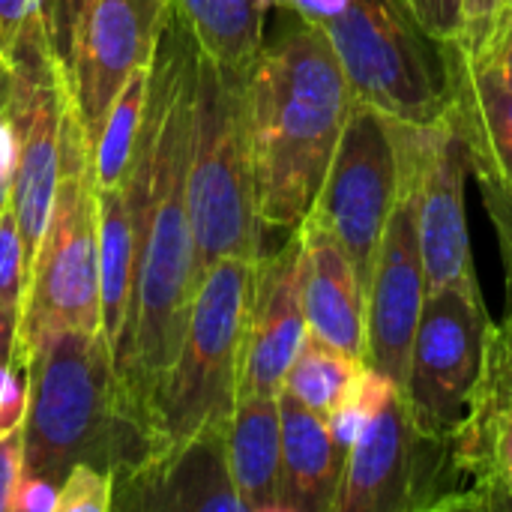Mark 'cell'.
I'll list each match as a JSON object with an SVG mask.
<instances>
[{"label": "cell", "instance_id": "6da1fadb", "mask_svg": "<svg viewBox=\"0 0 512 512\" xmlns=\"http://www.w3.org/2000/svg\"><path fill=\"white\" fill-rule=\"evenodd\" d=\"M198 54L201 48L186 18L171 3L150 57L147 108L123 180L135 234L132 357L126 387L144 408L150 426L153 402L177 360L198 291L189 213Z\"/></svg>", "mask_w": 512, "mask_h": 512}, {"label": "cell", "instance_id": "7a4b0ae2", "mask_svg": "<svg viewBox=\"0 0 512 512\" xmlns=\"http://www.w3.org/2000/svg\"><path fill=\"white\" fill-rule=\"evenodd\" d=\"M291 18L264 42L246 90L258 213L264 231L282 234L312 213L357 102L327 33Z\"/></svg>", "mask_w": 512, "mask_h": 512}, {"label": "cell", "instance_id": "3957f363", "mask_svg": "<svg viewBox=\"0 0 512 512\" xmlns=\"http://www.w3.org/2000/svg\"><path fill=\"white\" fill-rule=\"evenodd\" d=\"M24 474L63 483L78 462L126 492L156 459V435L102 330L54 327L27 348Z\"/></svg>", "mask_w": 512, "mask_h": 512}, {"label": "cell", "instance_id": "277c9868", "mask_svg": "<svg viewBox=\"0 0 512 512\" xmlns=\"http://www.w3.org/2000/svg\"><path fill=\"white\" fill-rule=\"evenodd\" d=\"M252 72V69H249ZM249 72L198 54V96L189 165V213L195 234V282L222 258L258 261L264 225L258 213L249 141Z\"/></svg>", "mask_w": 512, "mask_h": 512}, {"label": "cell", "instance_id": "5b68a950", "mask_svg": "<svg viewBox=\"0 0 512 512\" xmlns=\"http://www.w3.org/2000/svg\"><path fill=\"white\" fill-rule=\"evenodd\" d=\"M252 282L249 258H222L198 282L177 360L153 402L156 462L150 468L210 432H225L240 399Z\"/></svg>", "mask_w": 512, "mask_h": 512}, {"label": "cell", "instance_id": "8992f818", "mask_svg": "<svg viewBox=\"0 0 512 512\" xmlns=\"http://www.w3.org/2000/svg\"><path fill=\"white\" fill-rule=\"evenodd\" d=\"M54 327L102 330L99 195L93 174V138L78 114L69 78L63 93L57 192L45 237L30 270L15 360L27 366V348Z\"/></svg>", "mask_w": 512, "mask_h": 512}, {"label": "cell", "instance_id": "52a82bcc", "mask_svg": "<svg viewBox=\"0 0 512 512\" xmlns=\"http://www.w3.org/2000/svg\"><path fill=\"white\" fill-rule=\"evenodd\" d=\"M321 30L357 102L417 129L447 117L444 42L429 36L399 0H351Z\"/></svg>", "mask_w": 512, "mask_h": 512}, {"label": "cell", "instance_id": "ba28073f", "mask_svg": "<svg viewBox=\"0 0 512 512\" xmlns=\"http://www.w3.org/2000/svg\"><path fill=\"white\" fill-rule=\"evenodd\" d=\"M492 333L480 285H450L426 297L402 387L423 435L453 438L477 420Z\"/></svg>", "mask_w": 512, "mask_h": 512}, {"label": "cell", "instance_id": "9c48e42d", "mask_svg": "<svg viewBox=\"0 0 512 512\" xmlns=\"http://www.w3.org/2000/svg\"><path fill=\"white\" fill-rule=\"evenodd\" d=\"M417 126H405L372 105L354 102L324 186L309 216H315L351 255L363 285L399 201Z\"/></svg>", "mask_w": 512, "mask_h": 512}, {"label": "cell", "instance_id": "30bf717a", "mask_svg": "<svg viewBox=\"0 0 512 512\" xmlns=\"http://www.w3.org/2000/svg\"><path fill=\"white\" fill-rule=\"evenodd\" d=\"M420 132H414L408 174L393 216L378 243L366 282V342L363 363L399 390L408 378L411 345L426 306V267L417 237V156Z\"/></svg>", "mask_w": 512, "mask_h": 512}, {"label": "cell", "instance_id": "8fae6325", "mask_svg": "<svg viewBox=\"0 0 512 512\" xmlns=\"http://www.w3.org/2000/svg\"><path fill=\"white\" fill-rule=\"evenodd\" d=\"M168 9L171 0H72L63 63L90 138L126 81L150 63Z\"/></svg>", "mask_w": 512, "mask_h": 512}, {"label": "cell", "instance_id": "7c38bea8", "mask_svg": "<svg viewBox=\"0 0 512 512\" xmlns=\"http://www.w3.org/2000/svg\"><path fill=\"white\" fill-rule=\"evenodd\" d=\"M6 96L3 111L12 123L15 168H12V210L24 243V270H30L48 228L57 171H60V123L66 93L63 60H27L3 69ZM27 297V294H24Z\"/></svg>", "mask_w": 512, "mask_h": 512}, {"label": "cell", "instance_id": "4fadbf2b", "mask_svg": "<svg viewBox=\"0 0 512 512\" xmlns=\"http://www.w3.org/2000/svg\"><path fill=\"white\" fill-rule=\"evenodd\" d=\"M432 450L435 438L420 432L405 393L390 384L348 450L333 512L423 510Z\"/></svg>", "mask_w": 512, "mask_h": 512}, {"label": "cell", "instance_id": "5bb4252c", "mask_svg": "<svg viewBox=\"0 0 512 512\" xmlns=\"http://www.w3.org/2000/svg\"><path fill=\"white\" fill-rule=\"evenodd\" d=\"M468 171V153L450 117L420 132L417 237L429 294L450 285H480L465 210Z\"/></svg>", "mask_w": 512, "mask_h": 512}, {"label": "cell", "instance_id": "9a60e30c", "mask_svg": "<svg viewBox=\"0 0 512 512\" xmlns=\"http://www.w3.org/2000/svg\"><path fill=\"white\" fill-rule=\"evenodd\" d=\"M306 336L309 327L300 294V234L291 231L279 249H264L255 261L240 396H279Z\"/></svg>", "mask_w": 512, "mask_h": 512}, {"label": "cell", "instance_id": "2e32d148", "mask_svg": "<svg viewBox=\"0 0 512 512\" xmlns=\"http://www.w3.org/2000/svg\"><path fill=\"white\" fill-rule=\"evenodd\" d=\"M450 75L447 117L456 126L474 180L512 189V72L489 51L444 42Z\"/></svg>", "mask_w": 512, "mask_h": 512}, {"label": "cell", "instance_id": "e0dca14e", "mask_svg": "<svg viewBox=\"0 0 512 512\" xmlns=\"http://www.w3.org/2000/svg\"><path fill=\"white\" fill-rule=\"evenodd\" d=\"M300 234V294L309 336L363 360L366 342V285L345 246L306 216Z\"/></svg>", "mask_w": 512, "mask_h": 512}, {"label": "cell", "instance_id": "ac0fdd59", "mask_svg": "<svg viewBox=\"0 0 512 512\" xmlns=\"http://www.w3.org/2000/svg\"><path fill=\"white\" fill-rule=\"evenodd\" d=\"M135 510L246 512L234 489L225 453V432H210L150 468L114 507Z\"/></svg>", "mask_w": 512, "mask_h": 512}, {"label": "cell", "instance_id": "d6986e66", "mask_svg": "<svg viewBox=\"0 0 512 512\" xmlns=\"http://www.w3.org/2000/svg\"><path fill=\"white\" fill-rule=\"evenodd\" d=\"M285 512H333L348 453L339 450L327 417L279 393Z\"/></svg>", "mask_w": 512, "mask_h": 512}, {"label": "cell", "instance_id": "ffe728a7", "mask_svg": "<svg viewBox=\"0 0 512 512\" xmlns=\"http://www.w3.org/2000/svg\"><path fill=\"white\" fill-rule=\"evenodd\" d=\"M225 453L246 512H285L279 396H240L225 426Z\"/></svg>", "mask_w": 512, "mask_h": 512}, {"label": "cell", "instance_id": "44dd1931", "mask_svg": "<svg viewBox=\"0 0 512 512\" xmlns=\"http://www.w3.org/2000/svg\"><path fill=\"white\" fill-rule=\"evenodd\" d=\"M198 48L228 69L249 72L267 42V15L276 0H171Z\"/></svg>", "mask_w": 512, "mask_h": 512}, {"label": "cell", "instance_id": "7402d4cb", "mask_svg": "<svg viewBox=\"0 0 512 512\" xmlns=\"http://www.w3.org/2000/svg\"><path fill=\"white\" fill-rule=\"evenodd\" d=\"M72 0H0L3 69L27 60H66Z\"/></svg>", "mask_w": 512, "mask_h": 512}, {"label": "cell", "instance_id": "603a6c76", "mask_svg": "<svg viewBox=\"0 0 512 512\" xmlns=\"http://www.w3.org/2000/svg\"><path fill=\"white\" fill-rule=\"evenodd\" d=\"M363 366L366 363L360 357L342 354V351L306 336L303 348L297 351V357H294V363L288 369L282 393L294 396L306 408L327 417L354 390Z\"/></svg>", "mask_w": 512, "mask_h": 512}, {"label": "cell", "instance_id": "cb8c5ba5", "mask_svg": "<svg viewBox=\"0 0 512 512\" xmlns=\"http://www.w3.org/2000/svg\"><path fill=\"white\" fill-rule=\"evenodd\" d=\"M147 90H150V63L141 66L126 81V87L108 108L99 132L93 135V174H96L99 189L126 180L138 126H141V117L147 108Z\"/></svg>", "mask_w": 512, "mask_h": 512}, {"label": "cell", "instance_id": "d4e9b609", "mask_svg": "<svg viewBox=\"0 0 512 512\" xmlns=\"http://www.w3.org/2000/svg\"><path fill=\"white\" fill-rule=\"evenodd\" d=\"M453 438L474 453L495 510H512V399H483L477 420Z\"/></svg>", "mask_w": 512, "mask_h": 512}, {"label": "cell", "instance_id": "484cf974", "mask_svg": "<svg viewBox=\"0 0 512 512\" xmlns=\"http://www.w3.org/2000/svg\"><path fill=\"white\" fill-rule=\"evenodd\" d=\"M27 294V270H24V243L18 231V219L12 201L0 210V309L21 324Z\"/></svg>", "mask_w": 512, "mask_h": 512}, {"label": "cell", "instance_id": "4316f807", "mask_svg": "<svg viewBox=\"0 0 512 512\" xmlns=\"http://www.w3.org/2000/svg\"><path fill=\"white\" fill-rule=\"evenodd\" d=\"M114 477L90 462H78L60 483L57 512H111Z\"/></svg>", "mask_w": 512, "mask_h": 512}, {"label": "cell", "instance_id": "83f0119b", "mask_svg": "<svg viewBox=\"0 0 512 512\" xmlns=\"http://www.w3.org/2000/svg\"><path fill=\"white\" fill-rule=\"evenodd\" d=\"M462 3V45L486 51L507 15L512 0H459Z\"/></svg>", "mask_w": 512, "mask_h": 512}, {"label": "cell", "instance_id": "f1b7e54d", "mask_svg": "<svg viewBox=\"0 0 512 512\" xmlns=\"http://www.w3.org/2000/svg\"><path fill=\"white\" fill-rule=\"evenodd\" d=\"M399 3L438 42L462 39V3L459 0H399Z\"/></svg>", "mask_w": 512, "mask_h": 512}, {"label": "cell", "instance_id": "f546056e", "mask_svg": "<svg viewBox=\"0 0 512 512\" xmlns=\"http://www.w3.org/2000/svg\"><path fill=\"white\" fill-rule=\"evenodd\" d=\"M483 399H512V312L495 324L492 351H489V378Z\"/></svg>", "mask_w": 512, "mask_h": 512}, {"label": "cell", "instance_id": "4dcf8cb0", "mask_svg": "<svg viewBox=\"0 0 512 512\" xmlns=\"http://www.w3.org/2000/svg\"><path fill=\"white\" fill-rule=\"evenodd\" d=\"M27 402H30L27 366L0 363V435L24 423Z\"/></svg>", "mask_w": 512, "mask_h": 512}, {"label": "cell", "instance_id": "1f68e13d", "mask_svg": "<svg viewBox=\"0 0 512 512\" xmlns=\"http://www.w3.org/2000/svg\"><path fill=\"white\" fill-rule=\"evenodd\" d=\"M21 477H24V423L0 435V512H12V498Z\"/></svg>", "mask_w": 512, "mask_h": 512}, {"label": "cell", "instance_id": "d6a6232c", "mask_svg": "<svg viewBox=\"0 0 512 512\" xmlns=\"http://www.w3.org/2000/svg\"><path fill=\"white\" fill-rule=\"evenodd\" d=\"M57 498H60L57 483L24 474L12 498V512H57Z\"/></svg>", "mask_w": 512, "mask_h": 512}, {"label": "cell", "instance_id": "836d02e7", "mask_svg": "<svg viewBox=\"0 0 512 512\" xmlns=\"http://www.w3.org/2000/svg\"><path fill=\"white\" fill-rule=\"evenodd\" d=\"M477 186L483 195V207L495 225V234L512 240V189L492 183V180H477Z\"/></svg>", "mask_w": 512, "mask_h": 512}, {"label": "cell", "instance_id": "e575fe53", "mask_svg": "<svg viewBox=\"0 0 512 512\" xmlns=\"http://www.w3.org/2000/svg\"><path fill=\"white\" fill-rule=\"evenodd\" d=\"M12 168H15V138H12V123L0 108V210L12 201Z\"/></svg>", "mask_w": 512, "mask_h": 512}, {"label": "cell", "instance_id": "d590c367", "mask_svg": "<svg viewBox=\"0 0 512 512\" xmlns=\"http://www.w3.org/2000/svg\"><path fill=\"white\" fill-rule=\"evenodd\" d=\"M486 51L495 54L512 72V3L510 9H507V15H504V21H501V27H498V33H495V39H492V45Z\"/></svg>", "mask_w": 512, "mask_h": 512}, {"label": "cell", "instance_id": "8d00e7d4", "mask_svg": "<svg viewBox=\"0 0 512 512\" xmlns=\"http://www.w3.org/2000/svg\"><path fill=\"white\" fill-rule=\"evenodd\" d=\"M15 345H18V321L9 318L0 309V363H18L15 360Z\"/></svg>", "mask_w": 512, "mask_h": 512}, {"label": "cell", "instance_id": "74e56055", "mask_svg": "<svg viewBox=\"0 0 512 512\" xmlns=\"http://www.w3.org/2000/svg\"><path fill=\"white\" fill-rule=\"evenodd\" d=\"M501 246V261H504V285H507V309L512 312V240L498 237Z\"/></svg>", "mask_w": 512, "mask_h": 512}, {"label": "cell", "instance_id": "f35d334b", "mask_svg": "<svg viewBox=\"0 0 512 512\" xmlns=\"http://www.w3.org/2000/svg\"><path fill=\"white\" fill-rule=\"evenodd\" d=\"M0 75H3V57H0Z\"/></svg>", "mask_w": 512, "mask_h": 512}]
</instances>
